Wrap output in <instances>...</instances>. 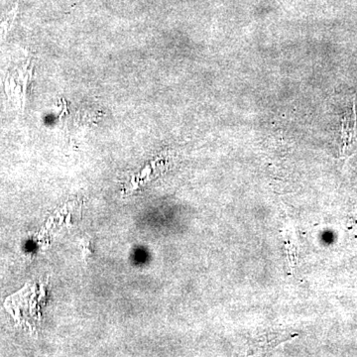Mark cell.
I'll return each instance as SVG.
<instances>
[{
	"label": "cell",
	"instance_id": "6da1fadb",
	"mask_svg": "<svg viewBox=\"0 0 357 357\" xmlns=\"http://www.w3.org/2000/svg\"><path fill=\"white\" fill-rule=\"evenodd\" d=\"M16 13H17V6L14 7L10 11L0 17V38L6 36V33L8 32L9 28L13 25L14 18H15Z\"/></svg>",
	"mask_w": 357,
	"mask_h": 357
}]
</instances>
